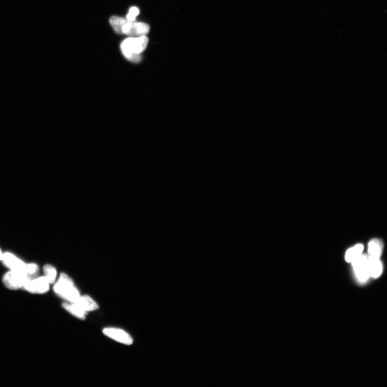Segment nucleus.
Masks as SVG:
<instances>
[{
    "label": "nucleus",
    "instance_id": "1",
    "mask_svg": "<svg viewBox=\"0 0 387 387\" xmlns=\"http://www.w3.org/2000/svg\"><path fill=\"white\" fill-rule=\"evenodd\" d=\"M148 43L146 36L128 38L121 43L122 52L128 61L138 63L141 61V53L145 50Z\"/></svg>",
    "mask_w": 387,
    "mask_h": 387
},
{
    "label": "nucleus",
    "instance_id": "2",
    "mask_svg": "<svg viewBox=\"0 0 387 387\" xmlns=\"http://www.w3.org/2000/svg\"><path fill=\"white\" fill-rule=\"evenodd\" d=\"M56 293L69 302H76L81 295L72 280L66 274H62L54 286Z\"/></svg>",
    "mask_w": 387,
    "mask_h": 387
},
{
    "label": "nucleus",
    "instance_id": "3",
    "mask_svg": "<svg viewBox=\"0 0 387 387\" xmlns=\"http://www.w3.org/2000/svg\"><path fill=\"white\" fill-rule=\"evenodd\" d=\"M31 277L26 273L18 271H10L3 276V284L8 289L17 290L23 288Z\"/></svg>",
    "mask_w": 387,
    "mask_h": 387
},
{
    "label": "nucleus",
    "instance_id": "4",
    "mask_svg": "<svg viewBox=\"0 0 387 387\" xmlns=\"http://www.w3.org/2000/svg\"><path fill=\"white\" fill-rule=\"evenodd\" d=\"M122 32L131 37L145 36L150 32V26L145 23L127 20L122 26Z\"/></svg>",
    "mask_w": 387,
    "mask_h": 387
},
{
    "label": "nucleus",
    "instance_id": "5",
    "mask_svg": "<svg viewBox=\"0 0 387 387\" xmlns=\"http://www.w3.org/2000/svg\"><path fill=\"white\" fill-rule=\"evenodd\" d=\"M357 278L361 282H365L370 277L368 266V257L362 254L351 262Z\"/></svg>",
    "mask_w": 387,
    "mask_h": 387
},
{
    "label": "nucleus",
    "instance_id": "6",
    "mask_svg": "<svg viewBox=\"0 0 387 387\" xmlns=\"http://www.w3.org/2000/svg\"><path fill=\"white\" fill-rule=\"evenodd\" d=\"M49 282L44 276L32 280L29 279L24 289L32 293L43 294L49 290Z\"/></svg>",
    "mask_w": 387,
    "mask_h": 387
},
{
    "label": "nucleus",
    "instance_id": "7",
    "mask_svg": "<svg viewBox=\"0 0 387 387\" xmlns=\"http://www.w3.org/2000/svg\"><path fill=\"white\" fill-rule=\"evenodd\" d=\"M104 334L120 343L131 345L133 343L132 337L126 332L120 329L106 328L103 331Z\"/></svg>",
    "mask_w": 387,
    "mask_h": 387
},
{
    "label": "nucleus",
    "instance_id": "8",
    "mask_svg": "<svg viewBox=\"0 0 387 387\" xmlns=\"http://www.w3.org/2000/svg\"><path fill=\"white\" fill-rule=\"evenodd\" d=\"M2 260L4 261L5 265L12 271L26 273L27 265L11 253H5L3 254Z\"/></svg>",
    "mask_w": 387,
    "mask_h": 387
},
{
    "label": "nucleus",
    "instance_id": "9",
    "mask_svg": "<svg viewBox=\"0 0 387 387\" xmlns=\"http://www.w3.org/2000/svg\"><path fill=\"white\" fill-rule=\"evenodd\" d=\"M368 266L370 276L377 278L383 272V265L379 258L368 257Z\"/></svg>",
    "mask_w": 387,
    "mask_h": 387
},
{
    "label": "nucleus",
    "instance_id": "10",
    "mask_svg": "<svg viewBox=\"0 0 387 387\" xmlns=\"http://www.w3.org/2000/svg\"><path fill=\"white\" fill-rule=\"evenodd\" d=\"M77 305L86 312L96 310L98 308L97 303L91 297L87 295L80 296L76 302Z\"/></svg>",
    "mask_w": 387,
    "mask_h": 387
},
{
    "label": "nucleus",
    "instance_id": "11",
    "mask_svg": "<svg viewBox=\"0 0 387 387\" xmlns=\"http://www.w3.org/2000/svg\"><path fill=\"white\" fill-rule=\"evenodd\" d=\"M63 306L67 311L78 318L81 319L85 318L87 312L84 311L76 303H64Z\"/></svg>",
    "mask_w": 387,
    "mask_h": 387
},
{
    "label": "nucleus",
    "instance_id": "12",
    "mask_svg": "<svg viewBox=\"0 0 387 387\" xmlns=\"http://www.w3.org/2000/svg\"><path fill=\"white\" fill-rule=\"evenodd\" d=\"M368 251L369 257L380 258L383 252V245L379 240H372L369 243Z\"/></svg>",
    "mask_w": 387,
    "mask_h": 387
},
{
    "label": "nucleus",
    "instance_id": "13",
    "mask_svg": "<svg viewBox=\"0 0 387 387\" xmlns=\"http://www.w3.org/2000/svg\"><path fill=\"white\" fill-rule=\"evenodd\" d=\"M364 250V246L357 244L347 250L345 255V260L347 262H352L362 255Z\"/></svg>",
    "mask_w": 387,
    "mask_h": 387
},
{
    "label": "nucleus",
    "instance_id": "14",
    "mask_svg": "<svg viewBox=\"0 0 387 387\" xmlns=\"http://www.w3.org/2000/svg\"><path fill=\"white\" fill-rule=\"evenodd\" d=\"M127 20V19L123 17L112 16L111 17L110 19H109V23H110L111 26L116 33L122 34V26Z\"/></svg>",
    "mask_w": 387,
    "mask_h": 387
},
{
    "label": "nucleus",
    "instance_id": "15",
    "mask_svg": "<svg viewBox=\"0 0 387 387\" xmlns=\"http://www.w3.org/2000/svg\"><path fill=\"white\" fill-rule=\"evenodd\" d=\"M44 277L49 282V284H53L55 281L57 276V271L53 266L50 265H46L44 267Z\"/></svg>",
    "mask_w": 387,
    "mask_h": 387
},
{
    "label": "nucleus",
    "instance_id": "16",
    "mask_svg": "<svg viewBox=\"0 0 387 387\" xmlns=\"http://www.w3.org/2000/svg\"><path fill=\"white\" fill-rule=\"evenodd\" d=\"M139 13H140V11H139L138 8L135 7H132L127 15V19L131 22L135 21L136 17Z\"/></svg>",
    "mask_w": 387,
    "mask_h": 387
},
{
    "label": "nucleus",
    "instance_id": "17",
    "mask_svg": "<svg viewBox=\"0 0 387 387\" xmlns=\"http://www.w3.org/2000/svg\"><path fill=\"white\" fill-rule=\"evenodd\" d=\"M38 271V266L36 264H31L27 266L26 274L29 276L36 274Z\"/></svg>",
    "mask_w": 387,
    "mask_h": 387
},
{
    "label": "nucleus",
    "instance_id": "18",
    "mask_svg": "<svg viewBox=\"0 0 387 387\" xmlns=\"http://www.w3.org/2000/svg\"><path fill=\"white\" fill-rule=\"evenodd\" d=\"M3 258V254L1 250H0V260H2Z\"/></svg>",
    "mask_w": 387,
    "mask_h": 387
}]
</instances>
